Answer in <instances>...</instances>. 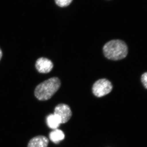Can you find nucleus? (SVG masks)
<instances>
[{
  "instance_id": "1",
  "label": "nucleus",
  "mask_w": 147,
  "mask_h": 147,
  "mask_svg": "<svg viewBox=\"0 0 147 147\" xmlns=\"http://www.w3.org/2000/svg\"><path fill=\"white\" fill-rule=\"evenodd\" d=\"M104 56L108 59L119 61L124 59L128 54V47L121 40H113L107 42L102 48Z\"/></svg>"
},
{
  "instance_id": "2",
  "label": "nucleus",
  "mask_w": 147,
  "mask_h": 147,
  "mask_svg": "<svg viewBox=\"0 0 147 147\" xmlns=\"http://www.w3.org/2000/svg\"><path fill=\"white\" fill-rule=\"evenodd\" d=\"M61 86L60 80L52 77L38 85L34 90V95L38 100L45 101L50 99L57 92Z\"/></svg>"
},
{
  "instance_id": "3",
  "label": "nucleus",
  "mask_w": 147,
  "mask_h": 147,
  "mask_svg": "<svg viewBox=\"0 0 147 147\" xmlns=\"http://www.w3.org/2000/svg\"><path fill=\"white\" fill-rule=\"evenodd\" d=\"M113 86L110 81L106 79H98L93 85V93L97 97H101L110 93Z\"/></svg>"
},
{
  "instance_id": "4",
  "label": "nucleus",
  "mask_w": 147,
  "mask_h": 147,
  "mask_svg": "<svg viewBox=\"0 0 147 147\" xmlns=\"http://www.w3.org/2000/svg\"><path fill=\"white\" fill-rule=\"evenodd\" d=\"M54 114L60 119L61 124L65 123L68 122L72 115L70 107L63 103L59 104L55 107Z\"/></svg>"
},
{
  "instance_id": "5",
  "label": "nucleus",
  "mask_w": 147,
  "mask_h": 147,
  "mask_svg": "<svg viewBox=\"0 0 147 147\" xmlns=\"http://www.w3.org/2000/svg\"><path fill=\"white\" fill-rule=\"evenodd\" d=\"M54 65L52 61L45 57H40L38 59L35 63L37 70L40 73H49L53 68Z\"/></svg>"
},
{
  "instance_id": "6",
  "label": "nucleus",
  "mask_w": 147,
  "mask_h": 147,
  "mask_svg": "<svg viewBox=\"0 0 147 147\" xmlns=\"http://www.w3.org/2000/svg\"><path fill=\"white\" fill-rule=\"evenodd\" d=\"M49 139L45 136L39 135L32 138L28 145V147H47Z\"/></svg>"
},
{
  "instance_id": "7",
  "label": "nucleus",
  "mask_w": 147,
  "mask_h": 147,
  "mask_svg": "<svg viewBox=\"0 0 147 147\" xmlns=\"http://www.w3.org/2000/svg\"><path fill=\"white\" fill-rule=\"evenodd\" d=\"M46 122L50 128L54 129H57L61 124L60 119L55 114H50L47 116Z\"/></svg>"
},
{
  "instance_id": "8",
  "label": "nucleus",
  "mask_w": 147,
  "mask_h": 147,
  "mask_svg": "<svg viewBox=\"0 0 147 147\" xmlns=\"http://www.w3.org/2000/svg\"><path fill=\"white\" fill-rule=\"evenodd\" d=\"M50 140L55 144H58L65 138V134L61 129H54L49 134Z\"/></svg>"
},
{
  "instance_id": "9",
  "label": "nucleus",
  "mask_w": 147,
  "mask_h": 147,
  "mask_svg": "<svg viewBox=\"0 0 147 147\" xmlns=\"http://www.w3.org/2000/svg\"><path fill=\"white\" fill-rule=\"evenodd\" d=\"M73 0H55L56 4L60 7H66L69 5Z\"/></svg>"
},
{
  "instance_id": "10",
  "label": "nucleus",
  "mask_w": 147,
  "mask_h": 147,
  "mask_svg": "<svg viewBox=\"0 0 147 147\" xmlns=\"http://www.w3.org/2000/svg\"><path fill=\"white\" fill-rule=\"evenodd\" d=\"M141 81L145 88L147 89V72L143 74L141 76Z\"/></svg>"
},
{
  "instance_id": "11",
  "label": "nucleus",
  "mask_w": 147,
  "mask_h": 147,
  "mask_svg": "<svg viewBox=\"0 0 147 147\" xmlns=\"http://www.w3.org/2000/svg\"><path fill=\"white\" fill-rule=\"evenodd\" d=\"M2 51L1 50V48H0V61L1 60V59L2 57Z\"/></svg>"
}]
</instances>
